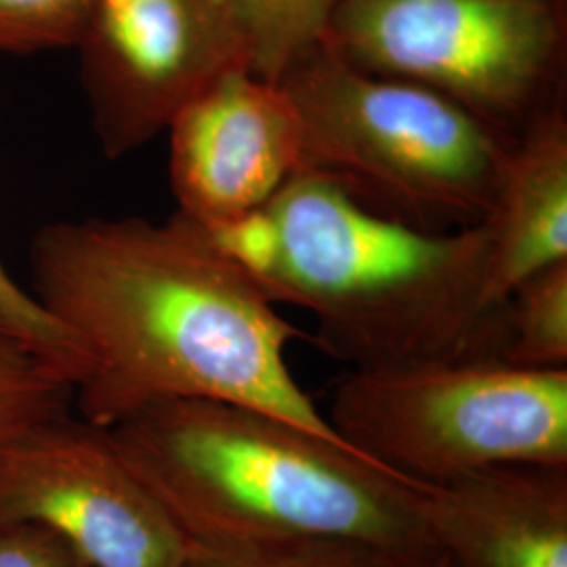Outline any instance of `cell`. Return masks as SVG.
<instances>
[{
	"mask_svg": "<svg viewBox=\"0 0 567 567\" xmlns=\"http://www.w3.org/2000/svg\"><path fill=\"white\" fill-rule=\"evenodd\" d=\"M32 271L34 297L81 351L84 421L114 426L164 400H219L343 442L288 364L301 330L182 215L49 225Z\"/></svg>",
	"mask_w": 567,
	"mask_h": 567,
	"instance_id": "obj_1",
	"label": "cell"
},
{
	"mask_svg": "<svg viewBox=\"0 0 567 567\" xmlns=\"http://www.w3.org/2000/svg\"><path fill=\"white\" fill-rule=\"evenodd\" d=\"M105 429L185 543L334 538L393 564L435 555L423 486L271 412L164 400Z\"/></svg>",
	"mask_w": 567,
	"mask_h": 567,
	"instance_id": "obj_2",
	"label": "cell"
},
{
	"mask_svg": "<svg viewBox=\"0 0 567 567\" xmlns=\"http://www.w3.org/2000/svg\"><path fill=\"white\" fill-rule=\"evenodd\" d=\"M276 259L259 284L309 311L316 341L351 368L494 358L503 311L486 301L489 227L425 229L303 168L267 204Z\"/></svg>",
	"mask_w": 567,
	"mask_h": 567,
	"instance_id": "obj_3",
	"label": "cell"
},
{
	"mask_svg": "<svg viewBox=\"0 0 567 567\" xmlns=\"http://www.w3.org/2000/svg\"><path fill=\"white\" fill-rule=\"evenodd\" d=\"M278 82L301 118L305 168L416 227L465 229L489 217L515 137L425 86L358 70L322 44Z\"/></svg>",
	"mask_w": 567,
	"mask_h": 567,
	"instance_id": "obj_4",
	"label": "cell"
},
{
	"mask_svg": "<svg viewBox=\"0 0 567 567\" xmlns=\"http://www.w3.org/2000/svg\"><path fill=\"white\" fill-rule=\"evenodd\" d=\"M326 419L347 446L416 486L501 463L567 465V368L494 358L351 368Z\"/></svg>",
	"mask_w": 567,
	"mask_h": 567,
	"instance_id": "obj_5",
	"label": "cell"
},
{
	"mask_svg": "<svg viewBox=\"0 0 567 567\" xmlns=\"http://www.w3.org/2000/svg\"><path fill=\"white\" fill-rule=\"evenodd\" d=\"M320 44L508 137L566 100V0H339Z\"/></svg>",
	"mask_w": 567,
	"mask_h": 567,
	"instance_id": "obj_6",
	"label": "cell"
},
{
	"mask_svg": "<svg viewBox=\"0 0 567 567\" xmlns=\"http://www.w3.org/2000/svg\"><path fill=\"white\" fill-rule=\"evenodd\" d=\"M13 524L51 529L91 567H182L187 550L110 429L74 412L0 442V526Z\"/></svg>",
	"mask_w": 567,
	"mask_h": 567,
	"instance_id": "obj_7",
	"label": "cell"
},
{
	"mask_svg": "<svg viewBox=\"0 0 567 567\" xmlns=\"http://www.w3.org/2000/svg\"><path fill=\"white\" fill-rule=\"evenodd\" d=\"M76 49L107 158L163 135L215 76L248 65L224 0H95Z\"/></svg>",
	"mask_w": 567,
	"mask_h": 567,
	"instance_id": "obj_8",
	"label": "cell"
},
{
	"mask_svg": "<svg viewBox=\"0 0 567 567\" xmlns=\"http://www.w3.org/2000/svg\"><path fill=\"white\" fill-rule=\"evenodd\" d=\"M177 215L203 229L264 208L305 168L297 107L282 84L231 65L166 128Z\"/></svg>",
	"mask_w": 567,
	"mask_h": 567,
	"instance_id": "obj_9",
	"label": "cell"
},
{
	"mask_svg": "<svg viewBox=\"0 0 567 567\" xmlns=\"http://www.w3.org/2000/svg\"><path fill=\"white\" fill-rule=\"evenodd\" d=\"M442 567H567V465L501 463L421 487Z\"/></svg>",
	"mask_w": 567,
	"mask_h": 567,
	"instance_id": "obj_10",
	"label": "cell"
},
{
	"mask_svg": "<svg viewBox=\"0 0 567 567\" xmlns=\"http://www.w3.org/2000/svg\"><path fill=\"white\" fill-rule=\"evenodd\" d=\"M489 227L486 301L508 295L548 265L567 261V103H553L511 143Z\"/></svg>",
	"mask_w": 567,
	"mask_h": 567,
	"instance_id": "obj_11",
	"label": "cell"
},
{
	"mask_svg": "<svg viewBox=\"0 0 567 567\" xmlns=\"http://www.w3.org/2000/svg\"><path fill=\"white\" fill-rule=\"evenodd\" d=\"M81 360L30 334L0 311V442L74 412Z\"/></svg>",
	"mask_w": 567,
	"mask_h": 567,
	"instance_id": "obj_12",
	"label": "cell"
},
{
	"mask_svg": "<svg viewBox=\"0 0 567 567\" xmlns=\"http://www.w3.org/2000/svg\"><path fill=\"white\" fill-rule=\"evenodd\" d=\"M496 360L527 370H566L567 261L536 271L508 295Z\"/></svg>",
	"mask_w": 567,
	"mask_h": 567,
	"instance_id": "obj_13",
	"label": "cell"
},
{
	"mask_svg": "<svg viewBox=\"0 0 567 567\" xmlns=\"http://www.w3.org/2000/svg\"><path fill=\"white\" fill-rule=\"evenodd\" d=\"M248 68L269 81L318 47L339 0H224Z\"/></svg>",
	"mask_w": 567,
	"mask_h": 567,
	"instance_id": "obj_14",
	"label": "cell"
},
{
	"mask_svg": "<svg viewBox=\"0 0 567 567\" xmlns=\"http://www.w3.org/2000/svg\"><path fill=\"white\" fill-rule=\"evenodd\" d=\"M182 567H393L379 548L334 538L187 543Z\"/></svg>",
	"mask_w": 567,
	"mask_h": 567,
	"instance_id": "obj_15",
	"label": "cell"
},
{
	"mask_svg": "<svg viewBox=\"0 0 567 567\" xmlns=\"http://www.w3.org/2000/svg\"><path fill=\"white\" fill-rule=\"evenodd\" d=\"M95 0H0V53L76 47Z\"/></svg>",
	"mask_w": 567,
	"mask_h": 567,
	"instance_id": "obj_16",
	"label": "cell"
},
{
	"mask_svg": "<svg viewBox=\"0 0 567 567\" xmlns=\"http://www.w3.org/2000/svg\"><path fill=\"white\" fill-rule=\"evenodd\" d=\"M0 567H91L72 545L34 524L0 526Z\"/></svg>",
	"mask_w": 567,
	"mask_h": 567,
	"instance_id": "obj_17",
	"label": "cell"
},
{
	"mask_svg": "<svg viewBox=\"0 0 567 567\" xmlns=\"http://www.w3.org/2000/svg\"><path fill=\"white\" fill-rule=\"evenodd\" d=\"M0 311L7 318H11L16 324H20L23 330H28L30 334L39 337L44 343L76 355L82 365L81 351L72 341V337L42 307L41 301L34 297V292H28L13 280V276L4 269L2 264H0Z\"/></svg>",
	"mask_w": 567,
	"mask_h": 567,
	"instance_id": "obj_18",
	"label": "cell"
},
{
	"mask_svg": "<svg viewBox=\"0 0 567 567\" xmlns=\"http://www.w3.org/2000/svg\"><path fill=\"white\" fill-rule=\"evenodd\" d=\"M393 567H442V561L437 555H426V557H419V559H405V561H398Z\"/></svg>",
	"mask_w": 567,
	"mask_h": 567,
	"instance_id": "obj_19",
	"label": "cell"
}]
</instances>
